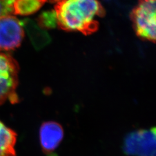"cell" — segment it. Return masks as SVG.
<instances>
[{"label":"cell","mask_w":156,"mask_h":156,"mask_svg":"<svg viewBox=\"0 0 156 156\" xmlns=\"http://www.w3.org/2000/svg\"><path fill=\"white\" fill-rule=\"evenodd\" d=\"M156 0H138L131 13L136 35L153 43L156 41Z\"/></svg>","instance_id":"7a4b0ae2"},{"label":"cell","mask_w":156,"mask_h":156,"mask_svg":"<svg viewBox=\"0 0 156 156\" xmlns=\"http://www.w3.org/2000/svg\"><path fill=\"white\" fill-rule=\"evenodd\" d=\"M58 27L66 31H79L85 35L97 31V17L105 15L99 0H61L55 7Z\"/></svg>","instance_id":"6da1fadb"},{"label":"cell","mask_w":156,"mask_h":156,"mask_svg":"<svg viewBox=\"0 0 156 156\" xmlns=\"http://www.w3.org/2000/svg\"><path fill=\"white\" fill-rule=\"evenodd\" d=\"M125 154L132 156H156V129H140L128 134L124 140Z\"/></svg>","instance_id":"277c9868"},{"label":"cell","mask_w":156,"mask_h":156,"mask_svg":"<svg viewBox=\"0 0 156 156\" xmlns=\"http://www.w3.org/2000/svg\"><path fill=\"white\" fill-rule=\"evenodd\" d=\"M19 67L11 55L0 51V105L9 102L19 101L16 89Z\"/></svg>","instance_id":"3957f363"},{"label":"cell","mask_w":156,"mask_h":156,"mask_svg":"<svg viewBox=\"0 0 156 156\" xmlns=\"http://www.w3.org/2000/svg\"><path fill=\"white\" fill-rule=\"evenodd\" d=\"M17 134L0 120V156H16Z\"/></svg>","instance_id":"52a82bcc"},{"label":"cell","mask_w":156,"mask_h":156,"mask_svg":"<svg viewBox=\"0 0 156 156\" xmlns=\"http://www.w3.org/2000/svg\"><path fill=\"white\" fill-rule=\"evenodd\" d=\"M50 0H14L13 14L27 16L39 11L46 2Z\"/></svg>","instance_id":"9c48e42d"},{"label":"cell","mask_w":156,"mask_h":156,"mask_svg":"<svg viewBox=\"0 0 156 156\" xmlns=\"http://www.w3.org/2000/svg\"><path fill=\"white\" fill-rule=\"evenodd\" d=\"M37 24L44 30L56 28L57 26L56 12L55 10L43 12L37 19Z\"/></svg>","instance_id":"30bf717a"},{"label":"cell","mask_w":156,"mask_h":156,"mask_svg":"<svg viewBox=\"0 0 156 156\" xmlns=\"http://www.w3.org/2000/svg\"><path fill=\"white\" fill-rule=\"evenodd\" d=\"M64 137L62 126L55 122H47L42 124L39 129V140L42 151L50 156L58 147Z\"/></svg>","instance_id":"8992f818"},{"label":"cell","mask_w":156,"mask_h":156,"mask_svg":"<svg viewBox=\"0 0 156 156\" xmlns=\"http://www.w3.org/2000/svg\"><path fill=\"white\" fill-rule=\"evenodd\" d=\"M21 23L23 27L27 30L30 38L35 47L41 48L50 42L49 35L33 21L25 19Z\"/></svg>","instance_id":"ba28073f"},{"label":"cell","mask_w":156,"mask_h":156,"mask_svg":"<svg viewBox=\"0 0 156 156\" xmlns=\"http://www.w3.org/2000/svg\"><path fill=\"white\" fill-rule=\"evenodd\" d=\"M60 1H61V0H50L49 1L51 2H56V3H57V2Z\"/></svg>","instance_id":"7c38bea8"},{"label":"cell","mask_w":156,"mask_h":156,"mask_svg":"<svg viewBox=\"0 0 156 156\" xmlns=\"http://www.w3.org/2000/svg\"><path fill=\"white\" fill-rule=\"evenodd\" d=\"M24 38L22 24L12 15L0 17V51L13 50L21 45Z\"/></svg>","instance_id":"5b68a950"},{"label":"cell","mask_w":156,"mask_h":156,"mask_svg":"<svg viewBox=\"0 0 156 156\" xmlns=\"http://www.w3.org/2000/svg\"><path fill=\"white\" fill-rule=\"evenodd\" d=\"M14 0H0V17L13 14Z\"/></svg>","instance_id":"8fae6325"}]
</instances>
